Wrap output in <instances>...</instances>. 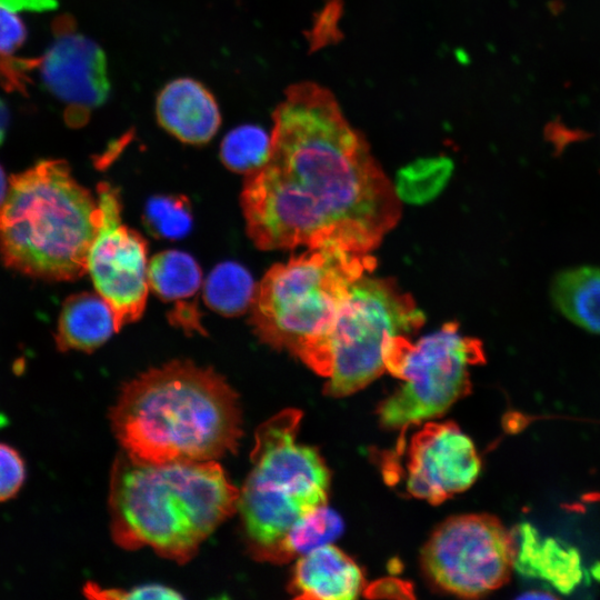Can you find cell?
<instances>
[{
  "instance_id": "cell-1",
  "label": "cell",
  "mask_w": 600,
  "mask_h": 600,
  "mask_svg": "<svg viewBox=\"0 0 600 600\" xmlns=\"http://www.w3.org/2000/svg\"><path fill=\"white\" fill-rule=\"evenodd\" d=\"M240 199L261 250L333 244L370 253L401 212L366 140L313 82L288 88L273 112L268 159L246 176Z\"/></svg>"
},
{
  "instance_id": "cell-2",
  "label": "cell",
  "mask_w": 600,
  "mask_h": 600,
  "mask_svg": "<svg viewBox=\"0 0 600 600\" xmlns=\"http://www.w3.org/2000/svg\"><path fill=\"white\" fill-rule=\"evenodd\" d=\"M241 424L238 396L226 379L182 360L129 381L111 409V427L126 454L147 463L234 453Z\"/></svg>"
},
{
  "instance_id": "cell-3",
  "label": "cell",
  "mask_w": 600,
  "mask_h": 600,
  "mask_svg": "<svg viewBox=\"0 0 600 600\" xmlns=\"http://www.w3.org/2000/svg\"><path fill=\"white\" fill-rule=\"evenodd\" d=\"M239 493L217 460L147 463L124 453L111 471L112 538L187 562L237 510Z\"/></svg>"
},
{
  "instance_id": "cell-4",
  "label": "cell",
  "mask_w": 600,
  "mask_h": 600,
  "mask_svg": "<svg viewBox=\"0 0 600 600\" xmlns=\"http://www.w3.org/2000/svg\"><path fill=\"white\" fill-rule=\"evenodd\" d=\"M99 224L98 199L73 178L68 162L40 160L9 178L0 206V258L33 279L76 280L87 272Z\"/></svg>"
},
{
  "instance_id": "cell-5",
  "label": "cell",
  "mask_w": 600,
  "mask_h": 600,
  "mask_svg": "<svg viewBox=\"0 0 600 600\" xmlns=\"http://www.w3.org/2000/svg\"><path fill=\"white\" fill-rule=\"evenodd\" d=\"M302 413L284 409L256 431L251 470L239 493L240 512L251 554L282 563V542L294 522L326 504L329 472L316 449L298 443Z\"/></svg>"
},
{
  "instance_id": "cell-6",
  "label": "cell",
  "mask_w": 600,
  "mask_h": 600,
  "mask_svg": "<svg viewBox=\"0 0 600 600\" xmlns=\"http://www.w3.org/2000/svg\"><path fill=\"white\" fill-rule=\"evenodd\" d=\"M376 264L370 253L328 244L272 266L250 307L253 333L302 360L331 327L351 286Z\"/></svg>"
},
{
  "instance_id": "cell-7",
  "label": "cell",
  "mask_w": 600,
  "mask_h": 600,
  "mask_svg": "<svg viewBox=\"0 0 600 600\" xmlns=\"http://www.w3.org/2000/svg\"><path fill=\"white\" fill-rule=\"evenodd\" d=\"M423 312L394 281L359 278L334 321L301 360L327 378L324 393L344 397L364 388L384 370V352L396 336L412 333Z\"/></svg>"
},
{
  "instance_id": "cell-8",
  "label": "cell",
  "mask_w": 600,
  "mask_h": 600,
  "mask_svg": "<svg viewBox=\"0 0 600 600\" xmlns=\"http://www.w3.org/2000/svg\"><path fill=\"white\" fill-rule=\"evenodd\" d=\"M486 360L482 343L459 331L457 322L411 343L393 337L384 352V367L402 383L378 408L386 428H407L444 413L471 390L469 368Z\"/></svg>"
},
{
  "instance_id": "cell-9",
  "label": "cell",
  "mask_w": 600,
  "mask_h": 600,
  "mask_svg": "<svg viewBox=\"0 0 600 600\" xmlns=\"http://www.w3.org/2000/svg\"><path fill=\"white\" fill-rule=\"evenodd\" d=\"M422 566L441 589L463 598H479L508 582L513 569L511 531L488 513L451 517L422 549Z\"/></svg>"
},
{
  "instance_id": "cell-10",
  "label": "cell",
  "mask_w": 600,
  "mask_h": 600,
  "mask_svg": "<svg viewBox=\"0 0 600 600\" xmlns=\"http://www.w3.org/2000/svg\"><path fill=\"white\" fill-rule=\"evenodd\" d=\"M100 208L98 233L90 247L87 272L114 314L117 332L139 320L144 311L148 283V246L143 237L121 220L118 189L107 182L97 187Z\"/></svg>"
},
{
  "instance_id": "cell-11",
  "label": "cell",
  "mask_w": 600,
  "mask_h": 600,
  "mask_svg": "<svg viewBox=\"0 0 600 600\" xmlns=\"http://www.w3.org/2000/svg\"><path fill=\"white\" fill-rule=\"evenodd\" d=\"M53 40L38 59L43 87L67 104L66 120L81 126L91 109L108 98L110 83L101 48L76 29L72 17H58L52 23Z\"/></svg>"
},
{
  "instance_id": "cell-12",
  "label": "cell",
  "mask_w": 600,
  "mask_h": 600,
  "mask_svg": "<svg viewBox=\"0 0 600 600\" xmlns=\"http://www.w3.org/2000/svg\"><path fill=\"white\" fill-rule=\"evenodd\" d=\"M481 470L472 440L452 422H429L410 442L407 491L432 504L470 488Z\"/></svg>"
},
{
  "instance_id": "cell-13",
  "label": "cell",
  "mask_w": 600,
  "mask_h": 600,
  "mask_svg": "<svg viewBox=\"0 0 600 600\" xmlns=\"http://www.w3.org/2000/svg\"><path fill=\"white\" fill-rule=\"evenodd\" d=\"M159 124L188 144L210 141L221 124V116L212 93L199 81L178 78L167 83L156 102Z\"/></svg>"
},
{
  "instance_id": "cell-14",
  "label": "cell",
  "mask_w": 600,
  "mask_h": 600,
  "mask_svg": "<svg viewBox=\"0 0 600 600\" xmlns=\"http://www.w3.org/2000/svg\"><path fill=\"white\" fill-rule=\"evenodd\" d=\"M362 587L357 563L329 543L299 557L289 589L298 599L349 600L357 598Z\"/></svg>"
},
{
  "instance_id": "cell-15",
  "label": "cell",
  "mask_w": 600,
  "mask_h": 600,
  "mask_svg": "<svg viewBox=\"0 0 600 600\" xmlns=\"http://www.w3.org/2000/svg\"><path fill=\"white\" fill-rule=\"evenodd\" d=\"M513 568L522 576L542 579L559 592L570 593L582 580L578 550L557 539H541L530 523H521L512 531Z\"/></svg>"
},
{
  "instance_id": "cell-16",
  "label": "cell",
  "mask_w": 600,
  "mask_h": 600,
  "mask_svg": "<svg viewBox=\"0 0 600 600\" xmlns=\"http://www.w3.org/2000/svg\"><path fill=\"white\" fill-rule=\"evenodd\" d=\"M117 332L114 314L99 293L80 292L62 303L54 342L61 352H92Z\"/></svg>"
},
{
  "instance_id": "cell-17",
  "label": "cell",
  "mask_w": 600,
  "mask_h": 600,
  "mask_svg": "<svg viewBox=\"0 0 600 600\" xmlns=\"http://www.w3.org/2000/svg\"><path fill=\"white\" fill-rule=\"evenodd\" d=\"M550 296L567 319L600 334V268L577 267L559 272L552 280Z\"/></svg>"
},
{
  "instance_id": "cell-18",
  "label": "cell",
  "mask_w": 600,
  "mask_h": 600,
  "mask_svg": "<svg viewBox=\"0 0 600 600\" xmlns=\"http://www.w3.org/2000/svg\"><path fill=\"white\" fill-rule=\"evenodd\" d=\"M257 286L249 271L237 262L213 268L203 284L206 304L224 317H237L250 309Z\"/></svg>"
},
{
  "instance_id": "cell-19",
  "label": "cell",
  "mask_w": 600,
  "mask_h": 600,
  "mask_svg": "<svg viewBox=\"0 0 600 600\" xmlns=\"http://www.w3.org/2000/svg\"><path fill=\"white\" fill-rule=\"evenodd\" d=\"M202 281L197 261L179 250H166L148 263L149 288L166 301L182 300L196 294Z\"/></svg>"
},
{
  "instance_id": "cell-20",
  "label": "cell",
  "mask_w": 600,
  "mask_h": 600,
  "mask_svg": "<svg viewBox=\"0 0 600 600\" xmlns=\"http://www.w3.org/2000/svg\"><path fill=\"white\" fill-rule=\"evenodd\" d=\"M342 530V519L327 504L309 510L287 533L281 547L282 563L331 543Z\"/></svg>"
},
{
  "instance_id": "cell-21",
  "label": "cell",
  "mask_w": 600,
  "mask_h": 600,
  "mask_svg": "<svg viewBox=\"0 0 600 600\" xmlns=\"http://www.w3.org/2000/svg\"><path fill=\"white\" fill-rule=\"evenodd\" d=\"M451 170L452 162L446 157L420 159L399 171L394 191L403 201L423 203L441 191Z\"/></svg>"
},
{
  "instance_id": "cell-22",
  "label": "cell",
  "mask_w": 600,
  "mask_h": 600,
  "mask_svg": "<svg viewBox=\"0 0 600 600\" xmlns=\"http://www.w3.org/2000/svg\"><path fill=\"white\" fill-rule=\"evenodd\" d=\"M271 136L256 124H243L229 131L220 147L223 164L238 173H250L268 159Z\"/></svg>"
},
{
  "instance_id": "cell-23",
  "label": "cell",
  "mask_w": 600,
  "mask_h": 600,
  "mask_svg": "<svg viewBox=\"0 0 600 600\" xmlns=\"http://www.w3.org/2000/svg\"><path fill=\"white\" fill-rule=\"evenodd\" d=\"M143 220L154 237L180 239L192 227L190 202L184 196L152 197L146 204Z\"/></svg>"
},
{
  "instance_id": "cell-24",
  "label": "cell",
  "mask_w": 600,
  "mask_h": 600,
  "mask_svg": "<svg viewBox=\"0 0 600 600\" xmlns=\"http://www.w3.org/2000/svg\"><path fill=\"white\" fill-rule=\"evenodd\" d=\"M27 463L13 446L0 441V503L14 499L27 481Z\"/></svg>"
},
{
  "instance_id": "cell-25",
  "label": "cell",
  "mask_w": 600,
  "mask_h": 600,
  "mask_svg": "<svg viewBox=\"0 0 600 600\" xmlns=\"http://www.w3.org/2000/svg\"><path fill=\"white\" fill-rule=\"evenodd\" d=\"M84 593L89 598L104 600H148V599H180L182 596L161 584H143L130 589L101 588L94 583L84 587Z\"/></svg>"
},
{
  "instance_id": "cell-26",
  "label": "cell",
  "mask_w": 600,
  "mask_h": 600,
  "mask_svg": "<svg viewBox=\"0 0 600 600\" xmlns=\"http://www.w3.org/2000/svg\"><path fill=\"white\" fill-rule=\"evenodd\" d=\"M27 38L22 20L3 7H0V57H9L19 49Z\"/></svg>"
},
{
  "instance_id": "cell-27",
  "label": "cell",
  "mask_w": 600,
  "mask_h": 600,
  "mask_svg": "<svg viewBox=\"0 0 600 600\" xmlns=\"http://www.w3.org/2000/svg\"><path fill=\"white\" fill-rule=\"evenodd\" d=\"M0 7L13 12L21 10L46 11L54 9L57 0H0Z\"/></svg>"
},
{
  "instance_id": "cell-28",
  "label": "cell",
  "mask_w": 600,
  "mask_h": 600,
  "mask_svg": "<svg viewBox=\"0 0 600 600\" xmlns=\"http://www.w3.org/2000/svg\"><path fill=\"white\" fill-rule=\"evenodd\" d=\"M8 123H9V111L3 100L0 99V144L2 143L4 139Z\"/></svg>"
},
{
  "instance_id": "cell-29",
  "label": "cell",
  "mask_w": 600,
  "mask_h": 600,
  "mask_svg": "<svg viewBox=\"0 0 600 600\" xmlns=\"http://www.w3.org/2000/svg\"><path fill=\"white\" fill-rule=\"evenodd\" d=\"M9 188V179L7 180L6 173L0 166V206L3 202Z\"/></svg>"
},
{
  "instance_id": "cell-30",
  "label": "cell",
  "mask_w": 600,
  "mask_h": 600,
  "mask_svg": "<svg viewBox=\"0 0 600 600\" xmlns=\"http://www.w3.org/2000/svg\"><path fill=\"white\" fill-rule=\"evenodd\" d=\"M521 599H554V594L543 591H530L520 596Z\"/></svg>"
}]
</instances>
